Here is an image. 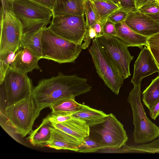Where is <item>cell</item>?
I'll use <instances>...</instances> for the list:
<instances>
[{
  "label": "cell",
  "mask_w": 159,
  "mask_h": 159,
  "mask_svg": "<svg viewBox=\"0 0 159 159\" xmlns=\"http://www.w3.org/2000/svg\"><path fill=\"white\" fill-rule=\"evenodd\" d=\"M48 28L61 37L80 45L87 29L84 15L52 17Z\"/></svg>",
  "instance_id": "9c48e42d"
},
{
  "label": "cell",
  "mask_w": 159,
  "mask_h": 159,
  "mask_svg": "<svg viewBox=\"0 0 159 159\" xmlns=\"http://www.w3.org/2000/svg\"><path fill=\"white\" fill-rule=\"evenodd\" d=\"M85 0H57L52 10L53 17L84 15Z\"/></svg>",
  "instance_id": "ac0fdd59"
},
{
  "label": "cell",
  "mask_w": 159,
  "mask_h": 159,
  "mask_svg": "<svg viewBox=\"0 0 159 159\" xmlns=\"http://www.w3.org/2000/svg\"><path fill=\"white\" fill-rule=\"evenodd\" d=\"M103 25L99 21L97 22L92 26L96 32L97 38L100 37L103 35Z\"/></svg>",
  "instance_id": "8d00e7d4"
},
{
  "label": "cell",
  "mask_w": 159,
  "mask_h": 159,
  "mask_svg": "<svg viewBox=\"0 0 159 159\" xmlns=\"http://www.w3.org/2000/svg\"></svg>",
  "instance_id": "b9f144b4"
},
{
  "label": "cell",
  "mask_w": 159,
  "mask_h": 159,
  "mask_svg": "<svg viewBox=\"0 0 159 159\" xmlns=\"http://www.w3.org/2000/svg\"><path fill=\"white\" fill-rule=\"evenodd\" d=\"M43 28L22 35L20 48L30 50L40 59H42L41 38Z\"/></svg>",
  "instance_id": "ffe728a7"
},
{
  "label": "cell",
  "mask_w": 159,
  "mask_h": 159,
  "mask_svg": "<svg viewBox=\"0 0 159 159\" xmlns=\"http://www.w3.org/2000/svg\"><path fill=\"white\" fill-rule=\"evenodd\" d=\"M0 57L16 54L23 34L22 24L13 11L11 0H1Z\"/></svg>",
  "instance_id": "7a4b0ae2"
},
{
  "label": "cell",
  "mask_w": 159,
  "mask_h": 159,
  "mask_svg": "<svg viewBox=\"0 0 159 159\" xmlns=\"http://www.w3.org/2000/svg\"><path fill=\"white\" fill-rule=\"evenodd\" d=\"M51 137L43 146L57 150H67L78 152L81 144L75 139L63 131L51 126Z\"/></svg>",
  "instance_id": "9a60e30c"
},
{
  "label": "cell",
  "mask_w": 159,
  "mask_h": 159,
  "mask_svg": "<svg viewBox=\"0 0 159 159\" xmlns=\"http://www.w3.org/2000/svg\"><path fill=\"white\" fill-rule=\"evenodd\" d=\"M128 13L124 11L118 9L110 15L107 19L116 24L124 21Z\"/></svg>",
  "instance_id": "1f68e13d"
},
{
  "label": "cell",
  "mask_w": 159,
  "mask_h": 159,
  "mask_svg": "<svg viewBox=\"0 0 159 159\" xmlns=\"http://www.w3.org/2000/svg\"><path fill=\"white\" fill-rule=\"evenodd\" d=\"M117 5L120 7L119 10L128 13L138 9L136 7L134 0H116Z\"/></svg>",
  "instance_id": "4dcf8cb0"
},
{
  "label": "cell",
  "mask_w": 159,
  "mask_h": 159,
  "mask_svg": "<svg viewBox=\"0 0 159 159\" xmlns=\"http://www.w3.org/2000/svg\"><path fill=\"white\" fill-rule=\"evenodd\" d=\"M107 115L102 111L82 104L80 109L71 115L84 120L89 127H92L102 123Z\"/></svg>",
  "instance_id": "d6986e66"
},
{
  "label": "cell",
  "mask_w": 159,
  "mask_h": 159,
  "mask_svg": "<svg viewBox=\"0 0 159 159\" xmlns=\"http://www.w3.org/2000/svg\"><path fill=\"white\" fill-rule=\"evenodd\" d=\"M102 127L96 132L104 149L116 150L126 144L128 139L124 125L111 113L107 115Z\"/></svg>",
  "instance_id": "8fae6325"
},
{
  "label": "cell",
  "mask_w": 159,
  "mask_h": 159,
  "mask_svg": "<svg viewBox=\"0 0 159 159\" xmlns=\"http://www.w3.org/2000/svg\"><path fill=\"white\" fill-rule=\"evenodd\" d=\"M104 148L100 142H98L89 136L86 138L78 147V152L91 153L96 152Z\"/></svg>",
  "instance_id": "484cf974"
},
{
  "label": "cell",
  "mask_w": 159,
  "mask_h": 159,
  "mask_svg": "<svg viewBox=\"0 0 159 159\" xmlns=\"http://www.w3.org/2000/svg\"><path fill=\"white\" fill-rule=\"evenodd\" d=\"M125 23L136 33L149 37L159 33V24L138 10L128 13Z\"/></svg>",
  "instance_id": "7c38bea8"
},
{
  "label": "cell",
  "mask_w": 159,
  "mask_h": 159,
  "mask_svg": "<svg viewBox=\"0 0 159 159\" xmlns=\"http://www.w3.org/2000/svg\"><path fill=\"white\" fill-rule=\"evenodd\" d=\"M41 44L42 59L59 64L74 62L82 49L81 45L61 37L48 27L42 29Z\"/></svg>",
  "instance_id": "3957f363"
},
{
  "label": "cell",
  "mask_w": 159,
  "mask_h": 159,
  "mask_svg": "<svg viewBox=\"0 0 159 159\" xmlns=\"http://www.w3.org/2000/svg\"><path fill=\"white\" fill-rule=\"evenodd\" d=\"M103 0V1H108L107 0Z\"/></svg>",
  "instance_id": "60d3db41"
},
{
  "label": "cell",
  "mask_w": 159,
  "mask_h": 159,
  "mask_svg": "<svg viewBox=\"0 0 159 159\" xmlns=\"http://www.w3.org/2000/svg\"><path fill=\"white\" fill-rule=\"evenodd\" d=\"M96 38L123 79L128 78L131 75L129 65L134 57L129 53L128 46L116 36L102 35Z\"/></svg>",
  "instance_id": "ba28073f"
},
{
  "label": "cell",
  "mask_w": 159,
  "mask_h": 159,
  "mask_svg": "<svg viewBox=\"0 0 159 159\" xmlns=\"http://www.w3.org/2000/svg\"><path fill=\"white\" fill-rule=\"evenodd\" d=\"M142 95L143 103L149 110L159 98V75L152 80L150 84L144 90Z\"/></svg>",
  "instance_id": "cb8c5ba5"
},
{
  "label": "cell",
  "mask_w": 159,
  "mask_h": 159,
  "mask_svg": "<svg viewBox=\"0 0 159 159\" xmlns=\"http://www.w3.org/2000/svg\"><path fill=\"white\" fill-rule=\"evenodd\" d=\"M51 10L53 9L57 0H30Z\"/></svg>",
  "instance_id": "e575fe53"
},
{
  "label": "cell",
  "mask_w": 159,
  "mask_h": 159,
  "mask_svg": "<svg viewBox=\"0 0 159 159\" xmlns=\"http://www.w3.org/2000/svg\"><path fill=\"white\" fill-rule=\"evenodd\" d=\"M141 84L134 85L129 95L127 101L131 106L133 116L134 142L144 144L159 137V126L147 117L141 99Z\"/></svg>",
  "instance_id": "277c9868"
},
{
  "label": "cell",
  "mask_w": 159,
  "mask_h": 159,
  "mask_svg": "<svg viewBox=\"0 0 159 159\" xmlns=\"http://www.w3.org/2000/svg\"><path fill=\"white\" fill-rule=\"evenodd\" d=\"M40 111L31 96L10 105L4 110L7 120L16 134L26 136L32 127Z\"/></svg>",
  "instance_id": "5b68a950"
},
{
  "label": "cell",
  "mask_w": 159,
  "mask_h": 159,
  "mask_svg": "<svg viewBox=\"0 0 159 159\" xmlns=\"http://www.w3.org/2000/svg\"><path fill=\"white\" fill-rule=\"evenodd\" d=\"M159 68L149 50L146 47L142 49L134 64L131 82L134 85L141 84L143 79L156 72Z\"/></svg>",
  "instance_id": "4fadbf2b"
},
{
  "label": "cell",
  "mask_w": 159,
  "mask_h": 159,
  "mask_svg": "<svg viewBox=\"0 0 159 159\" xmlns=\"http://www.w3.org/2000/svg\"><path fill=\"white\" fill-rule=\"evenodd\" d=\"M153 142L137 146L124 145L122 152L124 153H159V137Z\"/></svg>",
  "instance_id": "d4e9b609"
},
{
  "label": "cell",
  "mask_w": 159,
  "mask_h": 159,
  "mask_svg": "<svg viewBox=\"0 0 159 159\" xmlns=\"http://www.w3.org/2000/svg\"><path fill=\"white\" fill-rule=\"evenodd\" d=\"M14 13L21 22L23 34L43 28L50 23L52 11L30 0H11Z\"/></svg>",
  "instance_id": "8992f818"
},
{
  "label": "cell",
  "mask_w": 159,
  "mask_h": 159,
  "mask_svg": "<svg viewBox=\"0 0 159 159\" xmlns=\"http://www.w3.org/2000/svg\"><path fill=\"white\" fill-rule=\"evenodd\" d=\"M149 115L153 120L159 116V98L154 103L149 110Z\"/></svg>",
  "instance_id": "d590c367"
},
{
  "label": "cell",
  "mask_w": 159,
  "mask_h": 159,
  "mask_svg": "<svg viewBox=\"0 0 159 159\" xmlns=\"http://www.w3.org/2000/svg\"><path fill=\"white\" fill-rule=\"evenodd\" d=\"M92 87L86 78L76 75H57L41 80L34 87L32 96L41 111L60 100L76 96L90 91Z\"/></svg>",
  "instance_id": "6da1fadb"
},
{
  "label": "cell",
  "mask_w": 159,
  "mask_h": 159,
  "mask_svg": "<svg viewBox=\"0 0 159 159\" xmlns=\"http://www.w3.org/2000/svg\"><path fill=\"white\" fill-rule=\"evenodd\" d=\"M103 35L108 36H116L115 24L107 19L103 25Z\"/></svg>",
  "instance_id": "d6a6232c"
},
{
  "label": "cell",
  "mask_w": 159,
  "mask_h": 159,
  "mask_svg": "<svg viewBox=\"0 0 159 159\" xmlns=\"http://www.w3.org/2000/svg\"><path fill=\"white\" fill-rule=\"evenodd\" d=\"M159 24V12L157 13L147 14Z\"/></svg>",
  "instance_id": "f35d334b"
},
{
  "label": "cell",
  "mask_w": 159,
  "mask_h": 159,
  "mask_svg": "<svg viewBox=\"0 0 159 159\" xmlns=\"http://www.w3.org/2000/svg\"><path fill=\"white\" fill-rule=\"evenodd\" d=\"M51 114V115H49L48 116L52 126L70 120L72 118V114H70L65 113Z\"/></svg>",
  "instance_id": "f1b7e54d"
},
{
  "label": "cell",
  "mask_w": 159,
  "mask_h": 159,
  "mask_svg": "<svg viewBox=\"0 0 159 159\" xmlns=\"http://www.w3.org/2000/svg\"><path fill=\"white\" fill-rule=\"evenodd\" d=\"M97 72L105 84L118 95L124 80L101 47L96 38L89 49Z\"/></svg>",
  "instance_id": "52a82bcc"
},
{
  "label": "cell",
  "mask_w": 159,
  "mask_h": 159,
  "mask_svg": "<svg viewBox=\"0 0 159 159\" xmlns=\"http://www.w3.org/2000/svg\"><path fill=\"white\" fill-rule=\"evenodd\" d=\"M147 48L150 51L159 68V33L148 38Z\"/></svg>",
  "instance_id": "83f0119b"
},
{
  "label": "cell",
  "mask_w": 159,
  "mask_h": 159,
  "mask_svg": "<svg viewBox=\"0 0 159 159\" xmlns=\"http://www.w3.org/2000/svg\"><path fill=\"white\" fill-rule=\"evenodd\" d=\"M75 98H70L58 101L49 107L52 110L51 113H65L73 114L79 111L82 104L76 102Z\"/></svg>",
  "instance_id": "603a6c76"
},
{
  "label": "cell",
  "mask_w": 159,
  "mask_h": 159,
  "mask_svg": "<svg viewBox=\"0 0 159 159\" xmlns=\"http://www.w3.org/2000/svg\"><path fill=\"white\" fill-rule=\"evenodd\" d=\"M11 62L6 59L0 58V84H2Z\"/></svg>",
  "instance_id": "836d02e7"
},
{
  "label": "cell",
  "mask_w": 159,
  "mask_h": 159,
  "mask_svg": "<svg viewBox=\"0 0 159 159\" xmlns=\"http://www.w3.org/2000/svg\"><path fill=\"white\" fill-rule=\"evenodd\" d=\"M52 126L67 133L81 143L89 135L90 127L85 122L73 116L70 120L54 125Z\"/></svg>",
  "instance_id": "2e32d148"
},
{
  "label": "cell",
  "mask_w": 159,
  "mask_h": 159,
  "mask_svg": "<svg viewBox=\"0 0 159 159\" xmlns=\"http://www.w3.org/2000/svg\"><path fill=\"white\" fill-rule=\"evenodd\" d=\"M99 21L103 25L108 17L116 11L120 9L116 4L110 1L91 0Z\"/></svg>",
  "instance_id": "7402d4cb"
},
{
  "label": "cell",
  "mask_w": 159,
  "mask_h": 159,
  "mask_svg": "<svg viewBox=\"0 0 159 159\" xmlns=\"http://www.w3.org/2000/svg\"><path fill=\"white\" fill-rule=\"evenodd\" d=\"M2 84L6 97V106L31 96L34 88L32 81L27 74L19 71L10 66Z\"/></svg>",
  "instance_id": "30bf717a"
},
{
  "label": "cell",
  "mask_w": 159,
  "mask_h": 159,
  "mask_svg": "<svg viewBox=\"0 0 159 159\" xmlns=\"http://www.w3.org/2000/svg\"><path fill=\"white\" fill-rule=\"evenodd\" d=\"M51 126L48 115L43 119L38 127L30 133L27 139L30 143L34 146H43L50 138Z\"/></svg>",
  "instance_id": "44dd1931"
},
{
  "label": "cell",
  "mask_w": 159,
  "mask_h": 159,
  "mask_svg": "<svg viewBox=\"0 0 159 159\" xmlns=\"http://www.w3.org/2000/svg\"><path fill=\"white\" fill-rule=\"evenodd\" d=\"M138 10L146 14H155L159 12V4L155 1L150 2L144 4Z\"/></svg>",
  "instance_id": "f546056e"
},
{
  "label": "cell",
  "mask_w": 159,
  "mask_h": 159,
  "mask_svg": "<svg viewBox=\"0 0 159 159\" xmlns=\"http://www.w3.org/2000/svg\"><path fill=\"white\" fill-rule=\"evenodd\" d=\"M41 59L30 50L20 48L15 54L10 66L21 73L27 74L34 69L41 70L38 65Z\"/></svg>",
  "instance_id": "5bb4252c"
},
{
  "label": "cell",
  "mask_w": 159,
  "mask_h": 159,
  "mask_svg": "<svg viewBox=\"0 0 159 159\" xmlns=\"http://www.w3.org/2000/svg\"><path fill=\"white\" fill-rule=\"evenodd\" d=\"M107 0L117 5L116 0Z\"/></svg>",
  "instance_id": "ab89813d"
},
{
  "label": "cell",
  "mask_w": 159,
  "mask_h": 159,
  "mask_svg": "<svg viewBox=\"0 0 159 159\" xmlns=\"http://www.w3.org/2000/svg\"><path fill=\"white\" fill-rule=\"evenodd\" d=\"M84 14L86 17L87 29L92 27L99 20L91 0H85Z\"/></svg>",
  "instance_id": "4316f807"
},
{
  "label": "cell",
  "mask_w": 159,
  "mask_h": 159,
  "mask_svg": "<svg viewBox=\"0 0 159 159\" xmlns=\"http://www.w3.org/2000/svg\"><path fill=\"white\" fill-rule=\"evenodd\" d=\"M134 1L136 8L138 10L144 4L150 2L155 1L159 4V0H134Z\"/></svg>",
  "instance_id": "74e56055"
},
{
  "label": "cell",
  "mask_w": 159,
  "mask_h": 159,
  "mask_svg": "<svg viewBox=\"0 0 159 159\" xmlns=\"http://www.w3.org/2000/svg\"><path fill=\"white\" fill-rule=\"evenodd\" d=\"M116 37L122 40L128 46L137 47L141 49L147 46L148 37L139 34L130 29L125 21L115 24Z\"/></svg>",
  "instance_id": "e0dca14e"
}]
</instances>
